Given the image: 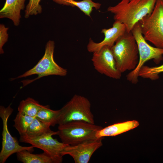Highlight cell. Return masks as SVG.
I'll return each instance as SVG.
<instances>
[{
    "mask_svg": "<svg viewBox=\"0 0 163 163\" xmlns=\"http://www.w3.org/2000/svg\"><path fill=\"white\" fill-rule=\"evenodd\" d=\"M157 0H121L107 11L114 14L115 21L123 24L126 31L131 32L137 22L152 11Z\"/></svg>",
    "mask_w": 163,
    "mask_h": 163,
    "instance_id": "6da1fadb",
    "label": "cell"
},
{
    "mask_svg": "<svg viewBox=\"0 0 163 163\" xmlns=\"http://www.w3.org/2000/svg\"><path fill=\"white\" fill-rule=\"evenodd\" d=\"M112 47L117 67L121 73L131 71L136 67L139 56L138 47L131 32L126 31Z\"/></svg>",
    "mask_w": 163,
    "mask_h": 163,
    "instance_id": "7a4b0ae2",
    "label": "cell"
},
{
    "mask_svg": "<svg viewBox=\"0 0 163 163\" xmlns=\"http://www.w3.org/2000/svg\"><path fill=\"white\" fill-rule=\"evenodd\" d=\"M58 135L64 143L74 145L97 139L96 134L101 126L82 121L69 122L59 125Z\"/></svg>",
    "mask_w": 163,
    "mask_h": 163,
    "instance_id": "3957f363",
    "label": "cell"
},
{
    "mask_svg": "<svg viewBox=\"0 0 163 163\" xmlns=\"http://www.w3.org/2000/svg\"><path fill=\"white\" fill-rule=\"evenodd\" d=\"M54 49V42L53 40H49L45 46V53L37 64L33 68L23 74L16 78H11V80L13 81L34 75H38L37 77L33 80L22 81L24 86L43 77L50 75L62 76L66 75L67 73V69L59 66L54 60L53 53Z\"/></svg>",
    "mask_w": 163,
    "mask_h": 163,
    "instance_id": "277c9868",
    "label": "cell"
},
{
    "mask_svg": "<svg viewBox=\"0 0 163 163\" xmlns=\"http://www.w3.org/2000/svg\"><path fill=\"white\" fill-rule=\"evenodd\" d=\"M131 32L138 46L139 59L136 68L129 72L126 77L128 81L136 84L138 82L139 71L146 62L153 59L156 64H158L162 60L163 48L153 47L147 42L142 34L139 22L135 25Z\"/></svg>",
    "mask_w": 163,
    "mask_h": 163,
    "instance_id": "5b68a950",
    "label": "cell"
},
{
    "mask_svg": "<svg viewBox=\"0 0 163 163\" xmlns=\"http://www.w3.org/2000/svg\"><path fill=\"white\" fill-rule=\"evenodd\" d=\"M139 22L145 40L156 47L163 48V0H157L152 12Z\"/></svg>",
    "mask_w": 163,
    "mask_h": 163,
    "instance_id": "8992f818",
    "label": "cell"
},
{
    "mask_svg": "<svg viewBox=\"0 0 163 163\" xmlns=\"http://www.w3.org/2000/svg\"><path fill=\"white\" fill-rule=\"evenodd\" d=\"M91 108V103L87 98L75 94L60 109V113L58 124L76 121L94 124V116Z\"/></svg>",
    "mask_w": 163,
    "mask_h": 163,
    "instance_id": "52a82bcc",
    "label": "cell"
},
{
    "mask_svg": "<svg viewBox=\"0 0 163 163\" xmlns=\"http://www.w3.org/2000/svg\"><path fill=\"white\" fill-rule=\"evenodd\" d=\"M13 109L10 104L7 107L0 106V117L3 124L2 148L0 152V163H4L8 158L13 154L26 150L32 152L34 146H23L19 145L16 139L10 134L8 128V122Z\"/></svg>",
    "mask_w": 163,
    "mask_h": 163,
    "instance_id": "ba28073f",
    "label": "cell"
},
{
    "mask_svg": "<svg viewBox=\"0 0 163 163\" xmlns=\"http://www.w3.org/2000/svg\"><path fill=\"white\" fill-rule=\"evenodd\" d=\"M53 136L48 135L34 139L20 136L19 141L42 149L52 158L54 163H61L63 160L61 153L66 146L69 145L59 142L56 139H53Z\"/></svg>",
    "mask_w": 163,
    "mask_h": 163,
    "instance_id": "9c48e42d",
    "label": "cell"
},
{
    "mask_svg": "<svg viewBox=\"0 0 163 163\" xmlns=\"http://www.w3.org/2000/svg\"><path fill=\"white\" fill-rule=\"evenodd\" d=\"M91 60L94 69L99 73L114 79L120 78L122 73L117 67L111 47L105 46L93 53Z\"/></svg>",
    "mask_w": 163,
    "mask_h": 163,
    "instance_id": "30bf717a",
    "label": "cell"
},
{
    "mask_svg": "<svg viewBox=\"0 0 163 163\" xmlns=\"http://www.w3.org/2000/svg\"><path fill=\"white\" fill-rule=\"evenodd\" d=\"M100 138L85 142L74 145H68L61 153L62 156L68 155L75 163H88L94 152L103 145Z\"/></svg>",
    "mask_w": 163,
    "mask_h": 163,
    "instance_id": "8fae6325",
    "label": "cell"
},
{
    "mask_svg": "<svg viewBox=\"0 0 163 163\" xmlns=\"http://www.w3.org/2000/svg\"><path fill=\"white\" fill-rule=\"evenodd\" d=\"M126 32V27L123 24L118 21H115L112 27L102 29L101 33L104 34L105 37L102 41L96 43L90 38L87 45L88 51L93 53L99 51L105 46L111 48L118 38Z\"/></svg>",
    "mask_w": 163,
    "mask_h": 163,
    "instance_id": "7c38bea8",
    "label": "cell"
},
{
    "mask_svg": "<svg viewBox=\"0 0 163 163\" xmlns=\"http://www.w3.org/2000/svg\"><path fill=\"white\" fill-rule=\"evenodd\" d=\"M26 0H5L0 11V18L11 20L15 26H18L21 18V11L25 8Z\"/></svg>",
    "mask_w": 163,
    "mask_h": 163,
    "instance_id": "4fadbf2b",
    "label": "cell"
},
{
    "mask_svg": "<svg viewBox=\"0 0 163 163\" xmlns=\"http://www.w3.org/2000/svg\"><path fill=\"white\" fill-rule=\"evenodd\" d=\"M139 125V122L134 120L115 123L98 130L96 137L100 138L105 136H115L132 129Z\"/></svg>",
    "mask_w": 163,
    "mask_h": 163,
    "instance_id": "5bb4252c",
    "label": "cell"
},
{
    "mask_svg": "<svg viewBox=\"0 0 163 163\" xmlns=\"http://www.w3.org/2000/svg\"><path fill=\"white\" fill-rule=\"evenodd\" d=\"M50 126L35 117L29 126L25 135L20 136L34 139L48 135H58V131L52 130Z\"/></svg>",
    "mask_w": 163,
    "mask_h": 163,
    "instance_id": "9a60e30c",
    "label": "cell"
},
{
    "mask_svg": "<svg viewBox=\"0 0 163 163\" xmlns=\"http://www.w3.org/2000/svg\"><path fill=\"white\" fill-rule=\"evenodd\" d=\"M16 153L18 160L23 163H54L52 158L44 152L34 154L24 150Z\"/></svg>",
    "mask_w": 163,
    "mask_h": 163,
    "instance_id": "2e32d148",
    "label": "cell"
},
{
    "mask_svg": "<svg viewBox=\"0 0 163 163\" xmlns=\"http://www.w3.org/2000/svg\"><path fill=\"white\" fill-rule=\"evenodd\" d=\"M60 113V110H53L50 109L49 105H42L36 117L43 123L53 126L58 124Z\"/></svg>",
    "mask_w": 163,
    "mask_h": 163,
    "instance_id": "e0dca14e",
    "label": "cell"
},
{
    "mask_svg": "<svg viewBox=\"0 0 163 163\" xmlns=\"http://www.w3.org/2000/svg\"><path fill=\"white\" fill-rule=\"evenodd\" d=\"M42 105L37 101L29 97L20 102L18 110L22 114L35 117Z\"/></svg>",
    "mask_w": 163,
    "mask_h": 163,
    "instance_id": "ac0fdd59",
    "label": "cell"
},
{
    "mask_svg": "<svg viewBox=\"0 0 163 163\" xmlns=\"http://www.w3.org/2000/svg\"><path fill=\"white\" fill-rule=\"evenodd\" d=\"M66 5L76 6L86 15L91 17L90 14L93 10V8H94L96 10L99 9L101 4L99 3L94 2L92 0H83L80 1L69 0Z\"/></svg>",
    "mask_w": 163,
    "mask_h": 163,
    "instance_id": "d6986e66",
    "label": "cell"
},
{
    "mask_svg": "<svg viewBox=\"0 0 163 163\" xmlns=\"http://www.w3.org/2000/svg\"><path fill=\"white\" fill-rule=\"evenodd\" d=\"M35 118L18 112L14 120L13 126L18 132L20 136H23L25 135L29 126Z\"/></svg>",
    "mask_w": 163,
    "mask_h": 163,
    "instance_id": "ffe728a7",
    "label": "cell"
},
{
    "mask_svg": "<svg viewBox=\"0 0 163 163\" xmlns=\"http://www.w3.org/2000/svg\"><path fill=\"white\" fill-rule=\"evenodd\" d=\"M163 72V64L159 66L149 67L143 65L139 72V76L152 80L158 79L159 74Z\"/></svg>",
    "mask_w": 163,
    "mask_h": 163,
    "instance_id": "44dd1931",
    "label": "cell"
},
{
    "mask_svg": "<svg viewBox=\"0 0 163 163\" xmlns=\"http://www.w3.org/2000/svg\"><path fill=\"white\" fill-rule=\"evenodd\" d=\"M41 0H29L24 11V17L28 18L30 16L41 14L42 8L40 3Z\"/></svg>",
    "mask_w": 163,
    "mask_h": 163,
    "instance_id": "7402d4cb",
    "label": "cell"
},
{
    "mask_svg": "<svg viewBox=\"0 0 163 163\" xmlns=\"http://www.w3.org/2000/svg\"><path fill=\"white\" fill-rule=\"evenodd\" d=\"M9 28L5 27L4 24H0V53H4L3 47L7 42L8 38V34L7 33Z\"/></svg>",
    "mask_w": 163,
    "mask_h": 163,
    "instance_id": "603a6c76",
    "label": "cell"
},
{
    "mask_svg": "<svg viewBox=\"0 0 163 163\" xmlns=\"http://www.w3.org/2000/svg\"><path fill=\"white\" fill-rule=\"evenodd\" d=\"M55 3L60 5H66V2L68 0H53Z\"/></svg>",
    "mask_w": 163,
    "mask_h": 163,
    "instance_id": "cb8c5ba5",
    "label": "cell"
}]
</instances>
